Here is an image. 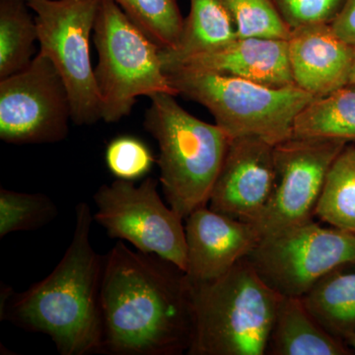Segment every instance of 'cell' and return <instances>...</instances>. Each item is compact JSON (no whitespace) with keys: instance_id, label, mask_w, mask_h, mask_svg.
<instances>
[{"instance_id":"1","label":"cell","mask_w":355,"mask_h":355,"mask_svg":"<svg viewBox=\"0 0 355 355\" xmlns=\"http://www.w3.org/2000/svg\"><path fill=\"white\" fill-rule=\"evenodd\" d=\"M101 354L180 355L193 342V284L157 254L116 242L105 259Z\"/></svg>"},{"instance_id":"2","label":"cell","mask_w":355,"mask_h":355,"mask_svg":"<svg viewBox=\"0 0 355 355\" xmlns=\"http://www.w3.org/2000/svg\"><path fill=\"white\" fill-rule=\"evenodd\" d=\"M93 220L88 203H77L71 243L55 270L22 293L4 291L1 319L50 336L62 355L101 354L106 256L91 244Z\"/></svg>"},{"instance_id":"3","label":"cell","mask_w":355,"mask_h":355,"mask_svg":"<svg viewBox=\"0 0 355 355\" xmlns=\"http://www.w3.org/2000/svg\"><path fill=\"white\" fill-rule=\"evenodd\" d=\"M191 284L195 326L187 354H266L282 296L247 258L219 279Z\"/></svg>"},{"instance_id":"4","label":"cell","mask_w":355,"mask_h":355,"mask_svg":"<svg viewBox=\"0 0 355 355\" xmlns=\"http://www.w3.org/2000/svg\"><path fill=\"white\" fill-rule=\"evenodd\" d=\"M175 97L168 93L149 97L144 125L158 142L159 182L166 200L186 219L209 203L230 139L216 123L189 113Z\"/></svg>"},{"instance_id":"5","label":"cell","mask_w":355,"mask_h":355,"mask_svg":"<svg viewBox=\"0 0 355 355\" xmlns=\"http://www.w3.org/2000/svg\"><path fill=\"white\" fill-rule=\"evenodd\" d=\"M178 95L205 107L229 139L256 137L277 146L291 139L294 121L314 96L296 85L263 84L188 69L167 72Z\"/></svg>"},{"instance_id":"6","label":"cell","mask_w":355,"mask_h":355,"mask_svg":"<svg viewBox=\"0 0 355 355\" xmlns=\"http://www.w3.org/2000/svg\"><path fill=\"white\" fill-rule=\"evenodd\" d=\"M93 37L99 58L94 71L102 121L113 123L125 118L140 96H178L157 44L113 0H100Z\"/></svg>"},{"instance_id":"7","label":"cell","mask_w":355,"mask_h":355,"mask_svg":"<svg viewBox=\"0 0 355 355\" xmlns=\"http://www.w3.org/2000/svg\"><path fill=\"white\" fill-rule=\"evenodd\" d=\"M38 28L40 53L53 62L67 87L72 121L102 120L101 99L90 55L100 0H27Z\"/></svg>"},{"instance_id":"8","label":"cell","mask_w":355,"mask_h":355,"mask_svg":"<svg viewBox=\"0 0 355 355\" xmlns=\"http://www.w3.org/2000/svg\"><path fill=\"white\" fill-rule=\"evenodd\" d=\"M247 259L280 295L303 297L331 270L355 261V234L311 220L261 237Z\"/></svg>"},{"instance_id":"9","label":"cell","mask_w":355,"mask_h":355,"mask_svg":"<svg viewBox=\"0 0 355 355\" xmlns=\"http://www.w3.org/2000/svg\"><path fill=\"white\" fill-rule=\"evenodd\" d=\"M159 180L147 178L139 186L116 179L103 184L93 200L94 220L109 237L128 241L137 251L154 254L187 270L184 219L158 193Z\"/></svg>"},{"instance_id":"10","label":"cell","mask_w":355,"mask_h":355,"mask_svg":"<svg viewBox=\"0 0 355 355\" xmlns=\"http://www.w3.org/2000/svg\"><path fill=\"white\" fill-rule=\"evenodd\" d=\"M72 121L62 76L38 53L24 69L0 79V139L14 146L57 144Z\"/></svg>"},{"instance_id":"11","label":"cell","mask_w":355,"mask_h":355,"mask_svg":"<svg viewBox=\"0 0 355 355\" xmlns=\"http://www.w3.org/2000/svg\"><path fill=\"white\" fill-rule=\"evenodd\" d=\"M347 144L292 137L275 146L272 197L252 224L261 238L313 220L327 174Z\"/></svg>"},{"instance_id":"12","label":"cell","mask_w":355,"mask_h":355,"mask_svg":"<svg viewBox=\"0 0 355 355\" xmlns=\"http://www.w3.org/2000/svg\"><path fill=\"white\" fill-rule=\"evenodd\" d=\"M275 146L256 137L230 139L209 198V209L254 224L272 197Z\"/></svg>"},{"instance_id":"13","label":"cell","mask_w":355,"mask_h":355,"mask_svg":"<svg viewBox=\"0 0 355 355\" xmlns=\"http://www.w3.org/2000/svg\"><path fill=\"white\" fill-rule=\"evenodd\" d=\"M187 270L193 284L211 282L247 258L260 242L252 224L214 211L207 205L193 210L184 225Z\"/></svg>"},{"instance_id":"14","label":"cell","mask_w":355,"mask_h":355,"mask_svg":"<svg viewBox=\"0 0 355 355\" xmlns=\"http://www.w3.org/2000/svg\"><path fill=\"white\" fill-rule=\"evenodd\" d=\"M294 84L321 97L349 83L355 46L336 36L330 23H316L291 30L287 40Z\"/></svg>"},{"instance_id":"15","label":"cell","mask_w":355,"mask_h":355,"mask_svg":"<svg viewBox=\"0 0 355 355\" xmlns=\"http://www.w3.org/2000/svg\"><path fill=\"white\" fill-rule=\"evenodd\" d=\"M174 69L211 72L272 87L295 85L288 46L284 40L237 38L218 50L189 58L167 72Z\"/></svg>"},{"instance_id":"16","label":"cell","mask_w":355,"mask_h":355,"mask_svg":"<svg viewBox=\"0 0 355 355\" xmlns=\"http://www.w3.org/2000/svg\"><path fill=\"white\" fill-rule=\"evenodd\" d=\"M342 338L331 335L306 307L302 297L282 296L266 354L349 355Z\"/></svg>"},{"instance_id":"17","label":"cell","mask_w":355,"mask_h":355,"mask_svg":"<svg viewBox=\"0 0 355 355\" xmlns=\"http://www.w3.org/2000/svg\"><path fill=\"white\" fill-rule=\"evenodd\" d=\"M237 39L234 21L223 0H191L190 14L172 50L160 51L165 72L189 58L211 53Z\"/></svg>"},{"instance_id":"18","label":"cell","mask_w":355,"mask_h":355,"mask_svg":"<svg viewBox=\"0 0 355 355\" xmlns=\"http://www.w3.org/2000/svg\"><path fill=\"white\" fill-rule=\"evenodd\" d=\"M302 299L331 335L345 342L355 336V261L331 270Z\"/></svg>"},{"instance_id":"19","label":"cell","mask_w":355,"mask_h":355,"mask_svg":"<svg viewBox=\"0 0 355 355\" xmlns=\"http://www.w3.org/2000/svg\"><path fill=\"white\" fill-rule=\"evenodd\" d=\"M292 137L355 140V86L315 98L296 116Z\"/></svg>"},{"instance_id":"20","label":"cell","mask_w":355,"mask_h":355,"mask_svg":"<svg viewBox=\"0 0 355 355\" xmlns=\"http://www.w3.org/2000/svg\"><path fill=\"white\" fill-rule=\"evenodd\" d=\"M35 42L38 28L27 0H0V79L30 64Z\"/></svg>"},{"instance_id":"21","label":"cell","mask_w":355,"mask_h":355,"mask_svg":"<svg viewBox=\"0 0 355 355\" xmlns=\"http://www.w3.org/2000/svg\"><path fill=\"white\" fill-rule=\"evenodd\" d=\"M315 216L355 234V147L345 146L331 164Z\"/></svg>"},{"instance_id":"22","label":"cell","mask_w":355,"mask_h":355,"mask_svg":"<svg viewBox=\"0 0 355 355\" xmlns=\"http://www.w3.org/2000/svg\"><path fill=\"white\" fill-rule=\"evenodd\" d=\"M160 50L176 46L184 27L177 0H113Z\"/></svg>"},{"instance_id":"23","label":"cell","mask_w":355,"mask_h":355,"mask_svg":"<svg viewBox=\"0 0 355 355\" xmlns=\"http://www.w3.org/2000/svg\"><path fill=\"white\" fill-rule=\"evenodd\" d=\"M55 203L44 193L0 189V238L15 232L34 231L58 216Z\"/></svg>"},{"instance_id":"24","label":"cell","mask_w":355,"mask_h":355,"mask_svg":"<svg viewBox=\"0 0 355 355\" xmlns=\"http://www.w3.org/2000/svg\"><path fill=\"white\" fill-rule=\"evenodd\" d=\"M234 21L237 38L287 41L291 28L272 0H223Z\"/></svg>"},{"instance_id":"25","label":"cell","mask_w":355,"mask_h":355,"mask_svg":"<svg viewBox=\"0 0 355 355\" xmlns=\"http://www.w3.org/2000/svg\"><path fill=\"white\" fill-rule=\"evenodd\" d=\"M106 164L116 179L135 181L150 171L154 157L150 149L133 137L112 140L106 149Z\"/></svg>"},{"instance_id":"26","label":"cell","mask_w":355,"mask_h":355,"mask_svg":"<svg viewBox=\"0 0 355 355\" xmlns=\"http://www.w3.org/2000/svg\"><path fill=\"white\" fill-rule=\"evenodd\" d=\"M291 30L301 26L331 23L345 0H272Z\"/></svg>"},{"instance_id":"27","label":"cell","mask_w":355,"mask_h":355,"mask_svg":"<svg viewBox=\"0 0 355 355\" xmlns=\"http://www.w3.org/2000/svg\"><path fill=\"white\" fill-rule=\"evenodd\" d=\"M330 25L336 36L350 46H355V0H345L342 8Z\"/></svg>"},{"instance_id":"28","label":"cell","mask_w":355,"mask_h":355,"mask_svg":"<svg viewBox=\"0 0 355 355\" xmlns=\"http://www.w3.org/2000/svg\"><path fill=\"white\" fill-rule=\"evenodd\" d=\"M347 85L355 86V53L354 58V62H352V69H350L349 83Z\"/></svg>"},{"instance_id":"29","label":"cell","mask_w":355,"mask_h":355,"mask_svg":"<svg viewBox=\"0 0 355 355\" xmlns=\"http://www.w3.org/2000/svg\"><path fill=\"white\" fill-rule=\"evenodd\" d=\"M345 343H347V345H349V347L350 349H352V352H354L355 354V336H349V338L345 340Z\"/></svg>"}]
</instances>
